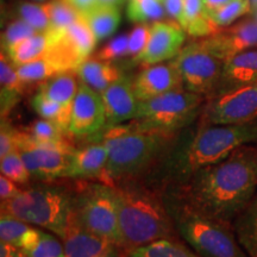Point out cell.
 Segmentation results:
<instances>
[{
  "label": "cell",
  "mask_w": 257,
  "mask_h": 257,
  "mask_svg": "<svg viewBox=\"0 0 257 257\" xmlns=\"http://www.w3.org/2000/svg\"><path fill=\"white\" fill-rule=\"evenodd\" d=\"M256 188L257 147L248 144L162 191L204 216L231 224L255 197Z\"/></svg>",
  "instance_id": "6da1fadb"
},
{
  "label": "cell",
  "mask_w": 257,
  "mask_h": 257,
  "mask_svg": "<svg viewBox=\"0 0 257 257\" xmlns=\"http://www.w3.org/2000/svg\"><path fill=\"white\" fill-rule=\"evenodd\" d=\"M253 143H257V119L234 124H198L187 141L179 135L165 160L143 180L165 189L180 184L199 168L225 159L233 150Z\"/></svg>",
  "instance_id": "7a4b0ae2"
},
{
  "label": "cell",
  "mask_w": 257,
  "mask_h": 257,
  "mask_svg": "<svg viewBox=\"0 0 257 257\" xmlns=\"http://www.w3.org/2000/svg\"><path fill=\"white\" fill-rule=\"evenodd\" d=\"M112 185L117 194L123 252L161 239L179 238L162 189L142 179Z\"/></svg>",
  "instance_id": "3957f363"
},
{
  "label": "cell",
  "mask_w": 257,
  "mask_h": 257,
  "mask_svg": "<svg viewBox=\"0 0 257 257\" xmlns=\"http://www.w3.org/2000/svg\"><path fill=\"white\" fill-rule=\"evenodd\" d=\"M180 134L140 130L128 124L106 127L92 136L108 150V161L100 181L106 184L142 179L165 160Z\"/></svg>",
  "instance_id": "277c9868"
},
{
  "label": "cell",
  "mask_w": 257,
  "mask_h": 257,
  "mask_svg": "<svg viewBox=\"0 0 257 257\" xmlns=\"http://www.w3.org/2000/svg\"><path fill=\"white\" fill-rule=\"evenodd\" d=\"M0 211L62 238L74 217V186L38 182L2 201Z\"/></svg>",
  "instance_id": "5b68a950"
},
{
  "label": "cell",
  "mask_w": 257,
  "mask_h": 257,
  "mask_svg": "<svg viewBox=\"0 0 257 257\" xmlns=\"http://www.w3.org/2000/svg\"><path fill=\"white\" fill-rule=\"evenodd\" d=\"M179 238L201 257H250L237 238L233 225L194 211L168 191H163Z\"/></svg>",
  "instance_id": "8992f818"
},
{
  "label": "cell",
  "mask_w": 257,
  "mask_h": 257,
  "mask_svg": "<svg viewBox=\"0 0 257 257\" xmlns=\"http://www.w3.org/2000/svg\"><path fill=\"white\" fill-rule=\"evenodd\" d=\"M207 99L187 89H175L140 102L133 126L146 131L181 134L199 119Z\"/></svg>",
  "instance_id": "52a82bcc"
},
{
  "label": "cell",
  "mask_w": 257,
  "mask_h": 257,
  "mask_svg": "<svg viewBox=\"0 0 257 257\" xmlns=\"http://www.w3.org/2000/svg\"><path fill=\"white\" fill-rule=\"evenodd\" d=\"M74 218L86 230L121 248L117 194L113 185L99 180L76 181L74 185Z\"/></svg>",
  "instance_id": "ba28073f"
},
{
  "label": "cell",
  "mask_w": 257,
  "mask_h": 257,
  "mask_svg": "<svg viewBox=\"0 0 257 257\" xmlns=\"http://www.w3.org/2000/svg\"><path fill=\"white\" fill-rule=\"evenodd\" d=\"M172 61L181 75L185 89L206 99L216 94L225 61L213 55L200 38H195L184 46Z\"/></svg>",
  "instance_id": "9c48e42d"
},
{
  "label": "cell",
  "mask_w": 257,
  "mask_h": 257,
  "mask_svg": "<svg viewBox=\"0 0 257 257\" xmlns=\"http://www.w3.org/2000/svg\"><path fill=\"white\" fill-rule=\"evenodd\" d=\"M49 47L44 57L59 73L75 72L91 56L96 38L83 16L59 35H49Z\"/></svg>",
  "instance_id": "30bf717a"
},
{
  "label": "cell",
  "mask_w": 257,
  "mask_h": 257,
  "mask_svg": "<svg viewBox=\"0 0 257 257\" xmlns=\"http://www.w3.org/2000/svg\"><path fill=\"white\" fill-rule=\"evenodd\" d=\"M257 119V81L207 99L199 124H234Z\"/></svg>",
  "instance_id": "8fae6325"
},
{
  "label": "cell",
  "mask_w": 257,
  "mask_h": 257,
  "mask_svg": "<svg viewBox=\"0 0 257 257\" xmlns=\"http://www.w3.org/2000/svg\"><path fill=\"white\" fill-rule=\"evenodd\" d=\"M17 149L36 182H55L66 179L75 147H53L32 142L27 131L19 130Z\"/></svg>",
  "instance_id": "7c38bea8"
},
{
  "label": "cell",
  "mask_w": 257,
  "mask_h": 257,
  "mask_svg": "<svg viewBox=\"0 0 257 257\" xmlns=\"http://www.w3.org/2000/svg\"><path fill=\"white\" fill-rule=\"evenodd\" d=\"M106 124L107 117L101 94L80 81L70 111L69 134L74 137L94 136L104 130Z\"/></svg>",
  "instance_id": "4fadbf2b"
},
{
  "label": "cell",
  "mask_w": 257,
  "mask_h": 257,
  "mask_svg": "<svg viewBox=\"0 0 257 257\" xmlns=\"http://www.w3.org/2000/svg\"><path fill=\"white\" fill-rule=\"evenodd\" d=\"M186 31L175 21L155 22L152 24L150 37L140 55L134 57L136 64L153 66L165 61H172L184 48Z\"/></svg>",
  "instance_id": "5bb4252c"
},
{
  "label": "cell",
  "mask_w": 257,
  "mask_h": 257,
  "mask_svg": "<svg viewBox=\"0 0 257 257\" xmlns=\"http://www.w3.org/2000/svg\"><path fill=\"white\" fill-rule=\"evenodd\" d=\"M200 41L213 55L226 62L237 54L257 47V21L255 18L243 19L234 25L220 28Z\"/></svg>",
  "instance_id": "9a60e30c"
},
{
  "label": "cell",
  "mask_w": 257,
  "mask_h": 257,
  "mask_svg": "<svg viewBox=\"0 0 257 257\" xmlns=\"http://www.w3.org/2000/svg\"><path fill=\"white\" fill-rule=\"evenodd\" d=\"M100 94L107 117L106 127H114L136 119L141 101L135 94L130 76H120Z\"/></svg>",
  "instance_id": "2e32d148"
},
{
  "label": "cell",
  "mask_w": 257,
  "mask_h": 257,
  "mask_svg": "<svg viewBox=\"0 0 257 257\" xmlns=\"http://www.w3.org/2000/svg\"><path fill=\"white\" fill-rule=\"evenodd\" d=\"M135 94L140 101L184 88V82L173 61L147 66L133 79Z\"/></svg>",
  "instance_id": "e0dca14e"
},
{
  "label": "cell",
  "mask_w": 257,
  "mask_h": 257,
  "mask_svg": "<svg viewBox=\"0 0 257 257\" xmlns=\"http://www.w3.org/2000/svg\"><path fill=\"white\" fill-rule=\"evenodd\" d=\"M67 257H123L118 244L82 227L75 218L62 237Z\"/></svg>",
  "instance_id": "ac0fdd59"
},
{
  "label": "cell",
  "mask_w": 257,
  "mask_h": 257,
  "mask_svg": "<svg viewBox=\"0 0 257 257\" xmlns=\"http://www.w3.org/2000/svg\"><path fill=\"white\" fill-rule=\"evenodd\" d=\"M108 161V150L102 142L93 141L82 148H75L70 157L66 179L72 181H100Z\"/></svg>",
  "instance_id": "d6986e66"
},
{
  "label": "cell",
  "mask_w": 257,
  "mask_h": 257,
  "mask_svg": "<svg viewBox=\"0 0 257 257\" xmlns=\"http://www.w3.org/2000/svg\"><path fill=\"white\" fill-rule=\"evenodd\" d=\"M256 81L257 49L245 50L225 62L219 86L213 96Z\"/></svg>",
  "instance_id": "ffe728a7"
},
{
  "label": "cell",
  "mask_w": 257,
  "mask_h": 257,
  "mask_svg": "<svg viewBox=\"0 0 257 257\" xmlns=\"http://www.w3.org/2000/svg\"><path fill=\"white\" fill-rule=\"evenodd\" d=\"M25 86L17 73V66L10 60L4 51L0 55V115L8 118L9 114L21 101Z\"/></svg>",
  "instance_id": "44dd1931"
},
{
  "label": "cell",
  "mask_w": 257,
  "mask_h": 257,
  "mask_svg": "<svg viewBox=\"0 0 257 257\" xmlns=\"http://www.w3.org/2000/svg\"><path fill=\"white\" fill-rule=\"evenodd\" d=\"M81 82L101 93L124 74L117 64L89 56L75 70Z\"/></svg>",
  "instance_id": "7402d4cb"
},
{
  "label": "cell",
  "mask_w": 257,
  "mask_h": 257,
  "mask_svg": "<svg viewBox=\"0 0 257 257\" xmlns=\"http://www.w3.org/2000/svg\"><path fill=\"white\" fill-rule=\"evenodd\" d=\"M76 72H62L51 76L50 79L42 82L37 87V92L51 100L59 102L72 111V104L78 93L80 80L78 81Z\"/></svg>",
  "instance_id": "603a6c76"
},
{
  "label": "cell",
  "mask_w": 257,
  "mask_h": 257,
  "mask_svg": "<svg viewBox=\"0 0 257 257\" xmlns=\"http://www.w3.org/2000/svg\"><path fill=\"white\" fill-rule=\"evenodd\" d=\"M41 230L10 214H0V242L11 244L24 251L34 245Z\"/></svg>",
  "instance_id": "cb8c5ba5"
},
{
  "label": "cell",
  "mask_w": 257,
  "mask_h": 257,
  "mask_svg": "<svg viewBox=\"0 0 257 257\" xmlns=\"http://www.w3.org/2000/svg\"><path fill=\"white\" fill-rule=\"evenodd\" d=\"M186 34L194 38L207 37L219 30L205 11L202 0H184V24Z\"/></svg>",
  "instance_id": "d4e9b609"
},
{
  "label": "cell",
  "mask_w": 257,
  "mask_h": 257,
  "mask_svg": "<svg viewBox=\"0 0 257 257\" xmlns=\"http://www.w3.org/2000/svg\"><path fill=\"white\" fill-rule=\"evenodd\" d=\"M233 221L234 232L244 250L250 257H257V195Z\"/></svg>",
  "instance_id": "484cf974"
},
{
  "label": "cell",
  "mask_w": 257,
  "mask_h": 257,
  "mask_svg": "<svg viewBox=\"0 0 257 257\" xmlns=\"http://www.w3.org/2000/svg\"><path fill=\"white\" fill-rule=\"evenodd\" d=\"M96 41H102L112 36L120 23V14L118 8L99 4L95 8L82 14Z\"/></svg>",
  "instance_id": "4316f807"
},
{
  "label": "cell",
  "mask_w": 257,
  "mask_h": 257,
  "mask_svg": "<svg viewBox=\"0 0 257 257\" xmlns=\"http://www.w3.org/2000/svg\"><path fill=\"white\" fill-rule=\"evenodd\" d=\"M48 47H49V37L47 32H37L34 36L14 44L4 53L10 57L15 66H22L43 57L46 55Z\"/></svg>",
  "instance_id": "83f0119b"
},
{
  "label": "cell",
  "mask_w": 257,
  "mask_h": 257,
  "mask_svg": "<svg viewBox=\"0 0 257 257\" xmlns=\"http://www.w3.org/2000/svg\"><path fill=\"white\" fill-rule=\"evenodd\" d=\"M123 257H201L180 240L161 239L124 252Z\"/></svg>",
  "instance_id": "f1b7e54d"
},
{
  "label": "cell",
  "mask_w": 257,
  "mask_h": 257,
  "mask_svg": "<svg viewBox=\"0 0 257 257\" xmlns=\"http://www.w3.org/2000/svg\"><path fill=\"white\" fill-rule=\"evenodd\" d=\"M27 134L32 142L53 147H68L72 146L67 141V133L56 121L41 119L35 120L27 130Z\"/></svg>",
  "instance_id": "f546056e"
},
{
  "label": "cell",
  "mask_w": 257,
  "mask_h": 257,
  "mask_svg": "<svg viewBox=\"0 0 257 257\" xmlns=\"http://www.w3.org/2000/svg\"><path fill=\"white\" fill-rule=\"evenodd\" d=\"M50 19L49 35H59L82 17V14L67 0H51L46 4Z\"/></svg>",
  "instance_id": "4dcf8cb0"
},
{
  "label": "cell",
  "mask_w": 257,
  "mask_h": 257,
  "mask_svg": "<svg viewBox=\"0 0 257 257\" xmlns=\"http://www.w3.org/2000/svg\"><path fill=\"white\" fill-rule=\"evenodd\" d=\"M166 9L162 0H128L127 18L137 24H148L165 18Z\"/></svg>",
  "instance_id": "1f68e13d"
},
{
  "label": "cell",
  "mask_w": 257,
  "mask_h": 257,
  "mask_svg": "<svg viewBox=\"0 0 257 257\" xmlns=\"http://www.w3.org/2000/svg\"><path fill=\"white\" fill-rule=\"evenodd\" d=\"M31 107L41 118L56 121L69 134L68 125L70 119V111L63 107L59 102L51 100V99L47 98L41 93L36 92V94L32 96L31 99Z\"/></svg>",
  "instance_id": "d6a6232c"
},
{
  "label": "cell",
  "mask_w": 257,
  "mask_h": 257,
  "mask_svg": "<svg viewBox=\"0 0 257 257\" xmlns=\"http://www.w3.org/2000/svg\"><path fill=\"white\" fill-rule=\"evenodd\" d=\"M17 73L25 88L30 87L32 85H37L38 87L42 82L59 74L55 67L44 56L36 61H32V62L17 66Z\"/></svg>",
  "instance_id": "836d02e7"
},
{
  "label": "cell",
  "mask_w": 257,
  "mask_h": 257,
  "mask_svg": "<svg viewBox=\"0 0 257 257\" xmlns=\"http://www.w3.org/2000/svg\"><path fill=\"white\" fill-rule=\"evenodd\" d=\"M0 170L2 175H5L18 185L28 186L32 180L19 150H15L4 157H0Z\"/></svg>",
  "instance_id": "e575fe53"
},
{
  "label": "cell",
  "mask_w": 257,
  "mask_h": 257,
  "mask_svg": "<svg viewBox=\"0 0 257 257\" xmlns=\"http://www.w3.org/2000/svg\"><path fill=\"white\" fill-rule=\"evenodd\" d=\"M29 257H67L63 242L59 236L41 230L34 245L25 250Z\"/></svg>",
  "instance_id": "d590c367"
},
{
  "label": "cell",
  "mask_w": 257,
  "mask_h": 257,
  "mask_svg": "<svg viewBox=\"0 0 257 257\" xmlns=\"http://www.w3.org/2000/svg\"><path fill=\"white\" fill-rule=\"evenodd\" d=\"M19 18L32 27L37 32H47L50 28V19L46 4H34V3H21L17 6Z\"/></svg>",
  "instance_id": "8d00e7d4"
},
{
  "label": "cell",
  "mask_w": 257,
  "mask_h": 257,
  "mask_svg": "<svg viewBox=\"0 0 257 257\" xmlns=\"http://www.w3.org/2000/svg\"><path fill=\"white\" fill-rule=\"evenodd\" d=\"M251 12V3L250 0H233L223 8L208 14L212 21L218 28L229 27L233 21L242 16Z\"/></svg>",
  "instance_id": "74e56055"
},
{
  "label": "cell",
  "mask_w": 257,
  "mask_h": 257,
  "mask_svg": "<svg viewBox=\"0 0 257 257\" xmlns=\"http://www.w3.org/2000/svg\"><path fill=\"white\" fill-rule=\"evenodd\" d=\"M35 34H37V31L21 18L17 21H12L2 34V51H5L25 38L34 36Z\"/></svg>",
  "instance_id": "f35d334b"
},
{
  "label": "cell",
  "mask_w": 257,
  "mask_h": 257,
  "mask_svg": "<svg viewBox=\"0 0 257 257\" xmlns=\"http://www.w3.org/2000/svg\"><path fill=\"white\" fill-rule=\"evenodd\" d=\"M128 55V35H120V36L113 38L108 42L106 46L101 48L95 54V59L101 61H114L121 59V57Z\"/></svg>",
  "instance_id": "ab89813d"
},
{
  "label": "cell",
  "mask_w": 257,
  "mask_h": 257,
  "mask_svg": "<svg viewBox=\"0 0 257 257\" xmlns=\"http://www.w3.org/2000/svg\"><path fill=\"white\" fill-rule=\"evenodd\" d=\"M150 30H152V25L143 23L137 24L134 30L128 34V56L134 59L142 53L150 37Z\"/></svg>",
  "instance_id": "60d3db41"
},
{
  "label": "cell",
  "mask_w": 257,
  "mask_h": 257,
  "mask_svg": "<svg viewBox=\"0 0 257 257\" xmlns=\"http://www.w3.org/2000/svg\"><path fill=\"white\" fill-rule=\"evenodd\" d=\"M18 128L12 126L8 118H2V124H0V157H4L15 150H18Z\"/></svg>",
  "instance_id": "b9f144b4"
},
{
  "label": "cell",
  "mask_w": 257,
  "mask_h": 257,
  "mask_svg": "<svg viewBox=\"0 0 257 257\" xmlns=\"http://www.w3.org/2000/svg\"><path fill=\"white\" fill-rule=\"evenodd\" d=\"M165 9L173 21L184 24V0H163Z\"/></svg>",
  "instance_id": "7bdbcfd3"
},
{
  "label": "cell",
  "mask_w": 257,
  "mask_h": 257,
  "mask_svg": "<svg viewBox=\"0 0 257 257\" xmlns=\"http://www.w3.org/2000/svg\"><path fill=\"white\" fill-rule=\"evenodd\" d=\"M22 188H19L15 181L6 178L5 175L0 176V200L6 201L15 198Z\"/></svg>",
  "instance_id": "ee69618b"
},
{
  "label": "cell",
  "mask_w": 257,
  "mask_h": 257,
  "mask_svg": "<svg viewBox=\"0 0 257 257\" xmlns=\"http://www.w3.org/2000/svg\"><path fill=\"white\" fill-rule=\"evenodd\" d=\"M0 257H29L24 250L11 245L5 242H0Z\"/></svg>",
  "instance_id": "f6af8a7d"
},
{
  "label": "cell",
  "mask_w": 257,
  "mask_h": 257,
  "mask_svg": "<svg viewBox=\"0 0 257 257\" xmlns=\"http://www.w3.org/2000/svg\"><path fill=\"white\" fill-rule=\"evenodd\" d=\"M67 2H69L74 8L78 9L81 14L87 12L99 5L98 0H67Z\"/></svg>",
  "instance_id": "bcb514c9"
},
{
  "label": "cell",
  "mask_w": 257,
  "mask_h": 257,
  "mask_svg": "<svg viewBox=\"0 0 257 257\" xmlns=\"http://www.w3.org/2000/svg\"><path fill=\"white\" fill-rule=\"evenodd\" d=\"M231 2H233V0H202V4H204L205 11L207 14H211V12L223 8V6L229 4Z\"/></svg>",
  "instance_id": "7dc6e473"
},
{
  "label": "cell",
  "mask_w": 257,
  "mask_h": 257,
  "mask_svg": "<svg viewBox=\"0 0 257 257\" xmlns=\"http://www.w3.org/2000/svg\"><path fill=\"white\" fill-rule=\"evenodd\" d=\"M99 4L102 5H108V6H114V8H119L123 5L124 0H98Z\"/></svg>",
  "instance_id": "c3c4849f"
},
{
  "label": "cell",
  "mask_w": 257,
  "mask_h": 257,
  "mask_svg": "<svg viewBox=\"0 0 257 257\" xmlns=\"http://www.w3.org/2000/svg\"><path fill=\"white\" fill-rule=\"evenodd\" d=\"M250 3H251V12L255 11L257 9V0H250Z\"/></svg>",
  "instance_id": "681fc988"
},
{
  "label": "cell",
  "mask_w": 257,
  "mask_h": 257,
  "mask_svg": "<svg viewBox=\"0 0 257 257\" xmlns=\"http://www.w3.org/2000/svg\"><path fill=\"white\" fill-rule=\"evenodd\" d=\"M252 14H253V18H255L257 21V9L255 10V11H252Z\"/></svg>",
  "instance_id": "f907efd6"
},
{
  "label": "cell",
  "mask_w": 257,
  "mask_h": 257,
  "mask_svg": "<svg viewBox=\"0 0 257 257\" xmlns=\"http://www.w3.org/2000/svg\"><path fill=\"white\" fill-rule=\"evenodd\" d=\"M38 2H43V0H38Z\"/></svg>",
  "instance_id": "816d5d0a"
}]
</instances>
